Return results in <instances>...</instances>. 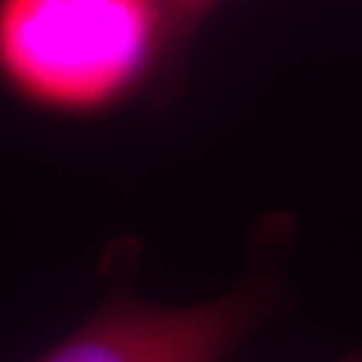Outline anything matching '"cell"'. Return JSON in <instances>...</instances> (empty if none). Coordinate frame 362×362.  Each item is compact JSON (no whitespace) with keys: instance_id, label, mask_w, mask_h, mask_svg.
<instances>
[{"instance_id":"6da1fadb","label":"cell","mask_w":362,"mask_h":362,"mask_svg":"<svg viewBox=\"0 0 362 362\" xmlns=\"http://www.w3.org/2000/svg\"><path fill=\"white\" fill-rule=\"evenodd\" d=\"M160 45L156 0H0V74L49 108L113 104Z\"/></svg>"},{"instance_id":"7a4b0ae2","label":"cell","mask_w":362,"mask_h":362,"mask_svg":"<svg viewBox=\"0 0 362 362\" xmlns=\"http://www.w3.org/2000/svg\"><path fill=\"white\" fill-rule=\"evenodd\" d=\"M280 285L250 278L200 306L170 308L115 282L74 334L33 362H221L278 310Z\"/></svg>"},{"instance_id":"3957f363","label":"cell","mask_w":362,"mask_h":362,"mask_svg":"<svg viewBox=\"0 0 362 362\" xmlns=\"http://www.w3.org/2000/svg\"><path fill=\"white\" fill-rule=\"evenodd\" d=\"M163 19V45L181 47L219 0H156Z\"/></svg>"},{"instance_id":"277c9868","label":"cell","mask_w":362,"mask_h":362,"mask_svg":"<svg viewBox=\"0 0 362 362\" xmlns=\"http://www.w3.org/2000/svg\"><path fill=\"white\" fill-rule=\"evenodd\" d=\"M337 362H362V353L351 351V353H346V356L341 360H337Z\"/></svg>"}]
</instances>
